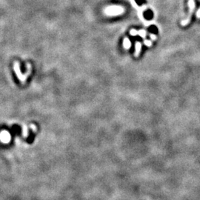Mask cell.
<instances>
[{
	"instance_id": "13",
	"label": "cell",
	"mask_w": 200,
	"mask_h": 200,
	"mask_svg": "<svg viewBox=\"0 0 200 200\" xmlns=\"http://www.w3.org/2000/svg\"><path fill=\"white\" fill-rule=\"evenodd\" d=\"M131 34L133 35V36H134V35L137 34V32H136V30H132L131 31Z\"/></svg>"
},
{
	"instance_id": "9",
	"label": "cell",
	"mask_w": 200,
	"mask_h": 200,
	"mask_svg": "<svg viewBox=\"0 0 200 200\" xmlns=\"http://www.w3.org/2000/svg\"><path fill=\"white\" fill-rule=\"evenodd\" d=\"M149 30H150V31H151V32H153V33H157V27L154 26H150L149 27Z\"/></svg>"
},
{
	"instance_id": "2",
	"label": "cell",
	"mask_w": 200,
	"mask_h": 200,
	"mask_svg": "<svg viewBox=\"0 0 200 200\" xmlns=\"http://www.w3.org/2000/svg\"><path fill=\"white\" fill-rule=\"evenodd\" d=\"M106 11V13L108 14V15H118V14H120L123 12V9L120 7H118V6H111V7H109L105 10Z\"/></svg>"
},
{
	"instance_id": "8",
	"label": "cell",
	"mask_w": 200,
	"mask_h": 200,
	"mask_svg": "<svg viewBox=\"0 0 200 200\" xmlns=\"http://www.w3.org/2000/svg\"><path fill=\"white\" fill-rule=\"evenodd\" d=\"M144 17H145V19H151L152 18V17H153V13L150 11V10H147L145 13H144Z\"/></svg>"
},
{
	"instance_id": "1",
	"label": "cell",
	"mask_w": 200,
	"mask_h": 200,
	"mask_svg": "<svg viewBox=\"0 0 200 200\" xmlns=\"http://www.w3.org/2000/svg\"><path fill=\"white\" fill-rule=\"evenodd\" d=\"M188 8H189L188 15L187 18L185 19H184L183 21H182V22H181V25L182 26H186L191 22L193 12L194 11V9H195V2H194V0H188Z\"/></svg>"
},
{
	"instance_id": "16",
	"label": "cell",
	"mask_w": 200,
	"mask_h": 200,
	"mask_svg": "<svg viewBox=\"0 0 200 200\" xmlns=\"http://www.w3.org/2000/svg\"><path fill=\"white\" fill-rule=\"evenodd\" d=\"M150 37H151V39H156V36H155L154 34L150 35Z\"/></svg>"
},
{
	"instance_id": "10",
	"label": "cell",
	"mask_w": 200,
	"mask_h": 200,
	"mask_svg": "<svg viewBox=\"0 0 200 200\" xmlns=\"http://www.w3.org/2000/svg\"><path fill=\"white\" fill-rule=\"evenodd\" d=\"M139 35L142 36V37H143V38H145V35H146V33H145V30H140L139 32Z\"/></svg>"
},
{
	"instance_id": "4",
	"label": "cell",
	"mask_w": 200,
	"mask_h": 200,
	"mask_svg": "<svg viewBox=\"0 0 200 200\" xmlns=\"http://www.w3.org/2000/svg\"><path fill=\"white\" fill-rule=\"evenodd\" d=\"M1 140L2 142V143L4 144H7L8 143L10 140V135L8 131H3L1 133Z\"/></svg>"
},
{
	"instance_id": "12",
	"label": "cell",
	"mask_w": 200,
	"mask_h": 200,
	"mask_svg": "<svg viewBox=\"0 0 200 200\" xmlns=\"http://www.w3.org/2000/svg\"><path fill=\"white\" fill-rule=\"evenodd\" d=\"M145 45H147V46H151L152 42H151L150 41L146 40V41H145Z\"/></svg>"
},
{
	"instance_id": "6",
	"label": "cell",
	"mask_w": 200,
	"mask_h": 200,
	"mask_svg": "<svg viewBox=\"0 0 200 200\" xmlns=\"http://www.w3.org/2000/svg\"><path fill=\"white\" fill-rule=\"evenodd\" d=\"M22 136L24 137H27L28 136V129H27V126L24 125L22 127Z\"/></svg>"
},
{
	"instance_id": "15",
	"label": "cell",
	"mask_w": 200,
	"mask_h": 200,
	"mask_svg": "<svg viewBox=\"0 0 200 200\" xmlns=\"http://www.w3.org/2000/svg\"><path fill=\"white\" fill-rule=\"evenodd\" d=\"M136 2L139 5H142V3H144V2H145L143 0H136Z\"/></svg>"
},
{
	"instance_id": "14",
	"label": "cell",
	"mask_w": 200,
	"mask_h": 200,
	"mask_svg": "<svg viewBox=\"0 0 200 200\" xmlns=\"http://www.w3.org/2000/svg\"><path fill=\"white\" fill-rule=\"evenodd\" d=\"M196 17L198 18V19H200V8L197 10V12H196Z\"/></svg>"
},
{
	"instance_id": "5",
	"label": "cell",
	"mask_w": 200,
	"mask_h": 200,
	"mask_svg": "<svg viewBox=\"0 0 200 200\" xmlns=\"http://www.w3.org/2000/svg\"><path fill=\"white\" fill-rule=\"evenodd\" d=\"M141 44L139 42H137L136 44V51H135V56H138L139 55V53H140V51H141Z\"/></svg>"
},
{
	"instance_id": "11",
	"label": "cell",
	"mask_w": 200,
	"mask_h": 200,
	"mask_svg": "<svg viewBox=\"0 0 200 200\" xmlns=\"http://www.w3.org/2000/svg\"><path fill=\"white\" fill-rule=\"evenodd\" d=\"M30 127L33 129V131H34V132H36V130H37V128H36V125H33V124H31L30 125Z\"/></svg>"
},
{
	"instance_id": "7",
	"label": "cell",
	"mask_w": 200,
	"mask_h": 200,
	"mask_svg": "<svg viewBox=\"0 0 200 200\" xmlns=\"http://www.w3.org/2000/svg\"><path fill=\"white\" fill-rule=\"evenodd\" d=\"M123 45H124L125 48H126V49H128V48L131 47V45L130 40H129L128 39H127V38H126V39L124 40V43H123Z\"/></svg>"
},
{
	"instance_id": "3",
	"label": "cell",
	"mask_w": 200,
	"mask_h": 200,
	"mask_svg": "<svg viewBox=\"0 0 200 200\" xmlns=\"http://www.w3.org/2000/svg\"><path fill=\"white\" fill-rule=\"evenodd\" d=\"M13 68H14V70H15V73H16V74H17V76L18 79H19L22 82H25V80H26L27 76V75H23V74L22 73V72H21V70H20V68H19V65L18 62L16 61V62L14 63Z\"/></svg>"
}]
</instances>
